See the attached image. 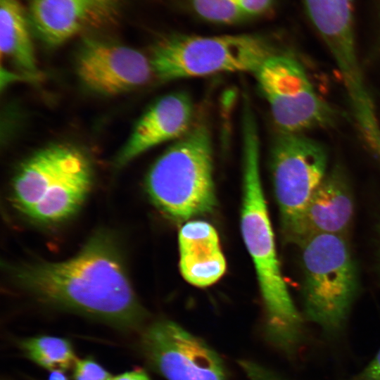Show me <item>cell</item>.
Masks as SVG:
<instances>
[{
    "label": "cell",
    "instance_id": "10",
    "mask_svg": "<svg viewBox=\"0 0 380 380\" xmlns=\"http://www.w3.org/2000/svg\"><path fill=\"white\" fill-rule=\"evenodd\" d=\"M77 151L70 146L53 144L25 160L13 180L15 207L30 217L51 205L62 190Z\"/></svg>",
    "mask_w": 380,
    "mask_h": 380
},
{
    "label": "cell",
    "instance_id": "9",
    "mask_svg": "<svg viewBox=\"0 0 380 380\" xmlns=\"http://www.w3.org/2000/svg\"><path fill=\"white\" fill-rule=\"evenodd\" d=\"M77 75L90 90L118 95L146 84L153 75L150 58L127 46L89 39L76 59Z\"/></svg>",
    "mask_w": 380,
    "mask_h": 380
},
{
    "label": "cell",
    "instance_id": "24",
    "mask_svg": "<svg viewBox=\"0 0 380 380\" xmlns=\"http://www.w3.org/2000/svg\"><path fill=\"white\" fill-rule=\"evenodd\" d=\"M110 380H151L148 375L141 371H132L112 376Z\"/></svg>",
    "mask_w": 380,
    "mask_h": 380
},
{
    "label": "cell",
    "instance_id": "13",
    "mask_svg": "<svg viewBox=\"0 0 380 380\" xmlns=\"http://www.w3.org/2000/svg\"><path fill=\"white\" fill-rule=\"evenodd\" d=\"M353 213L349 179L343 167L336 164L327 172L308 204L303 220L304 241L319 234L346 236Z\"/></svg>",
    "mask_w": 380,
    "mask_h": 380
},
{
    "label": "cell",
    "instance_id": "15",
    "mask_svg": "<svg viewBox=\"0 0 380 380\" xmlns=\"http://www.w3.org/2000/svg\"><path fill=\"white\" fill-rule=\"evenodd\" d=\"M91 15L80 0H34L28 19L44 42L56 46L76 35Z\"/></svg>",
    "mask_w": 380,
    "mask_h": 380
},
{
    "label": "cell",
    "instance_id": "25",
    "mask_svg": "<svg viewBox=\"0 0 380 380\" xmlns=\"http://www.w3.org/2000/svg\"><path fill=\"white\" fill-rule=\"evenodd\" d=\"M48 380H68V379L64 374L63 371L53 370L51 371Z\"/></svg>",
    "mask_w": 380,
    "mask_h": 380
},
{
    "label": "cell",
    "instance_id": "18",
    "mask_svg": "<svg viewBox=\"0 0 380 380\" xmlns=\"http://www.w3.org/2000/svg\"><path fill=\"white\" fill-rule=\"evenodd\" d=\"M203 18L218 23H230L244 16L234 0H191Z\"/></svg>",
    "mask_w": 380,
    "mask_h": 380
},
{
    "label": "cell",
    "instance_id": "17",
    "mask_svg": "<svg viewBox=\"0 0 380 380\" xmlns=\"http://www.w3.org/2000/svg\"><path fill=\"white\" fill-rule=\"evenodd\" d=\"M27 355L51 371H64L74 367L77 358L68 341L53 336L28 338L22 343Z\"/></svg>",
    "mask_w": 380,
    "mask_h": 380
},
{
    "label": "cell",
    "instance_id": "16",
    "mask_svg": "<svg viewBox=\"0 0 380 380\" xmlns=\"http://www.w3.org/2000/svg\"><path fill=\"white\" fill-rule=\"evenodd\" d=\"M30 22L18 0H0V49L28 78L39 76Z\"/></svg>",
    "mask_w": 380,
    "mask_h": 380
},
{
    "label": "cell",
    "instance_id": "6",
    "mask_svg": "<svg viewBox=\"0 0 380 380\" xmlns=\"http://www.w3.org/2000/svg\"><path fill=\"white\" fill-rule=\"evenodd\" d=\"M271 160L284 239L300 246L308 204L327 173V150L303 133L281 132L274 144Z\"/></svg>",
    "mask_w": 380,
    "mask_h": 380
},
{
    "label": "cell",
    "instance_id": "22",
    "mask_svg": "<svg viewBox=\"0 0 380 380\" xmlns=\"http://www.w3.org/2000/svg\"><path fill=\"white\" fill-rule=\"evenodd\" d=\"M252 380H290L276 371L266 367L258 369L253 374Z\"/></svg>",
    "mask_w": 380,
    "mask_h": 380
},
{
    "label": "cell",
    "instance_id": "14",
    "mask_svg": "<svg viewBox=\"0 0 380 380\" xmlns=\"http://www.w3.org/2000/svg\"><path fill=\"white\" fill-rule=\"evenodd\" d=\"M179 268L182 277L197 287H207L224 274L226 261L215 229L203 220L186 222L179 232Z\"/></svg>",
    "mask_w": 380,
    "mask_h": 380
},
{
    "label": "cell",
    "instance_id": "19",
    "mask_svg": "<svg viewBox=\"0 0 380 380\" xmlns=\"http://www.w3.org/2000/svg\"><path fill=\"white\" fill-rule=\"evenodd\" d=\"M74 380H110L112 376L89 359L77 360L73 367Z\"/></svg>",
    "mask_w": 380,
    "mask_h": 380
},
{
    "label": "cell",
    "instance_id": "20",
    "mask_svg": "<svg viewBox=\"0 0 380 380\" xmlns=\"http://www.w3.org/2000/svg\"><path fill=\"white\" fill-rule=\"evenodd\" d=\"M244 15L264 13L271 6L272 0H234Z\"/></svg>",
    "mask_w": 380,
    "mask_h": 380
},
{
    "label": "cell",
    "instance_id": "21",
    "mask_svg": "<svg viewBox=\"0 0 380 380\" xmlns=\"http://www.w3.org/2000/svg\"><path fill=\"white\" fill-rule=\"evenodd\" d=\"M348 380H380V350L361 372Z\"/></svg>",
    "mask_w": 380,
    "mask_h": 380
},
{
    "label": "cell",
    "instance_id": "7",
    "mask_svg": "<svg viewBox=\"0 0 380 380\" xmlns=\"http://www.w3.org/2000/svg\"><path fill=\"white\" fill-rule=\"evenodd\" d=\"M255 75L281 132L303 133L337 121V112L318 96L304 67L290 54L274 51Z\"/></svg>",
    "mask_w": 380,
    "mask_h": 380
},
{
    "label": "cell",
    "instance_id": "8",
    "mask_svg": "<svg viewBox=\"0 0 380 380\" xmlns=\"http://www.w3.org/2000/svg\"><path fill=\"white\" fill-rule=\"evenodd\" d=\"M141 346L148 363L166 380H227L217 352L173 321L158 320L148 327Z\"/></svg>",
    "mask_w": 380,
    "mask_h": 380
},
{
    "label": "cell",
    "instance_id": "5",
    "mask_svg": "<svg viewBox=\"0 0 380 380\" xmlns=\"http://www.w3.org/2000/svg\"><path fill=\"white\" fill-rule=\"evenodd\" d=\"M276 50L252 34L174 36L158 42L150 61L162 81L227 72H254Z\"/></svg>",
    "mask_w": 380,
    "mask_h": 380
},
{
    "label": "cell",
    "instance_id": "2",
    "mask_svg": "<svg viewBox=\"0 0 380 380\" xmlns=\"http://www.w3.org/2000/svg\"><path fill=\"white\" fill-rule=\"evenodd\" d=\"M243 170L241 228L253 262L265 311L266 340L295 355L304 335L303 319L291 298L278 260L260 172L259 139L254 118L243 120Z\"/></svg>",
    "mask_w": 380,
    "mask_h": 380
},
{
    "label": "cell",
    "instance_id": "4",
    "mask_svg": "<svg viewBox=\"0 0 380 380\" xmlns=\"http://www.w3.org/2000/svg\"><path fill=\"white\" fill-rule=\"evenodd\" d=\"M306 318L327 334L343 327L357 289L355 263L346 236L319 234L300 246Z\"/></svg>",
    "mask_w": 380,
    "mask_h": 380
},
{
    "label": "cell",
    "instance_id": "26",
    "mask_svg": "<svg viewBox=\"0 0 380 380\" xmlns=\"http://www.w3.org/2000/svg\"><path fill=\"white\" fill-rule=\"evenodd\" d=\"M379 242H380V224L379 226Z\"/></svg>",
    "mask_w": 380,
    "mask_h": 380
},
{
    "label": "cell",
    "instance_id": "3",
    "mask_svg": "<svg viewBox=\"0 0 380 380\" xmlns=\"http://www.w3.org/2000/svg\"><path fill=\"white\" fill-rule=\"evenodd\" d=\"M212 142L208 127L192 126L153 163L146 189L156 206L183 222L211 211L215 205Z\"/></svg>",
    "mask_w": 380,
    "mask_h": 380
},
{
    "label": "cell",
    "instance_id": "12",
    "mask_svg": "<svg viewBox=\"0 0 380 380\" xmlns=\"http://www.w3.org/2000/svg\"><path fill=\"white\" fill-rule=\"evenodd\" d=\"M193 115V103L186 93L179 91L161 97L136 124L116 158L117 165H125L162 143L179 139L192 127Z\"/></svg>",
    "mask_w": 380,
    "mask_h": 380
},
{
    "label": "cell",
    "instance_id": "11",
    "mask_svg": "<svg viewBox=\"0 0 380 380\" xmlns=\"http://www.w3.org/2000/svg\"><path fill=\"white\" fill-rule=\"evenodd\" d=\"M310 20L331 53L350 94L365 87L356 51L353 0H305Z\"/></svg>",
    "mask_w": 380,
    "mask_h": 380
},
{
    "label": "cell",
    "instance_id": "23",
    "mask_svg": "<svg viewBox=\"0 0 380 380\" xmlns=\"http://www.w3.org/2000/svg\"><path fill=\"white\" fill-rule=\"evenodd\" d=\"M90 10L92 14L111 6L117 0H80Z\"/></svg>",
    "mask_w": 380,
    "mask_h": 380
},
{
    "label": "cell",
    "instance_id": "1",
    "mask_svg": "<svg viewBox=\"0 0 380 380\" xmlns=\"http://www.w3.org/2000/svg\"><path fill=\"white\" fill-rule=\"evenodd\" d=\"M13 281L39 299L125 329L144 320L118 246L107 232L94 234L75 256L61 262L8 267Z\"/></svg>",
    "mask_w": 380,
    "mask_h": 380
}]
</instances>
